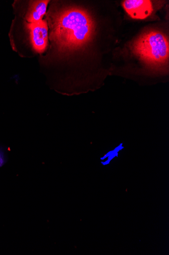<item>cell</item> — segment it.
Masks as SVG:
<instances>
[{
  "label": "cell",
  "instance_id": "1",
  "mask_svg": "<svg viewBox=\"0 0 169 255\" xmlns=\"http://www.w3.org/2000/svg\"><path fill=\"white\" fill-rule=\"evenodd\" d=\"M50 24V38L63 53L82 49L90 41L94 31L90 15L78 8H65L52 14Z\"/></svg>",
  "mask_w": 169,
  "mask_h": 255
},
{
  "label": "cell",
  "instance_id": "2",
  "mask_svg": "<svg viewBox=\"0 0 169 255\" xmlns=\"http://www.w3.org/2000/svg\"><path fill=\"white\" fill-rule=\"evenodd\" d=\"M133 53L148 64L159 66L168 63L169 41L162 33L152 31L141 35L132 46Z\"/></svg>",
  "mask_w": 169,
  "mask_h": 255
},
{
  "label": "cell",
  "instance_id": "3",
  "mask_svg": "<svg viewBox=\"0 0 169 255\" xmlns=\"http://www.w3.org/2000/svg\"><path fill=\"white\" fill-rule=\"evenodd\" d=\"M29 31L30 40L33 49L39 53H43L48 42V27L45 20L35 23H26Z\"/></svg>",
  "mask_w": 169,
  "mask_h": 255
},
{
  "label": "cell",
  "instance_id": "4",
  "mask_svg": "<svg viewBox=\"0 0 169 255\" xmlns=\"http://www.w3.org/2000/svg\"><path fill=\"white\" fill-rule=\"evenodd\" d=\"M123 6L133 18L143 19L149 16L153 11L152 3L150 1H136L127 0L123 3Z\"/></svg>",
  "mask_w": 169,
  "mask_h": 255
},
{
  "label": "cell",
  "instance_id": "5",
  "mask_svg": "<svg viewBox=\"0 0 169 255\" xmlns=\"http://www.w3.org/2000/svg\"><path fill=\"white\" fill-rule=\"evenodd\" d=\"M49 1H35L31 2L27 20L29 23H35L40 21L46 13Z\"/></svg>",
  "mask_w": 169,
  "mask_h": 255
},
{
  "label": "cell",
  "instance_id": "6",
  "mask_svg": "<svg viewBox=\"0 0 169 255\" xmlns=\"http://www.w3.org/2000/svg\"><path fill=\"white\" fill-rule=\"evenodd\" d=\"M6 158L4 152L0 148V168L2 167L5 163Z\"/></svg>",
  "mask_w": 169,
  "mask_h": 255
}]
</instances>
